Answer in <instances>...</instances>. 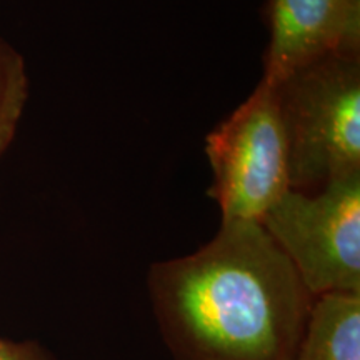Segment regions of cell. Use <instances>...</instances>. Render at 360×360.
<instances>
[{
	"label": "cell",
	"instance_id": "6da1fadb",
	"mask_svg": "<svg viewBox=\"0 0 360 360\" xmlns=\"http://www.w3.org/2000/svg\"><path fill=\"white\" fill-rule=\"evenodd\" d=\"M148 292L175 360H294L315 300L249 220H222L199 250L152 265Z\"/></svg>",
	"mask_w": 360,
	"mask_h": 360
},
{
	"label": "cell",
	"instance_id": "7a4b0ae2",
	"mask_svg": "<svg viewBox=\"0 0 360 360\" xmlns=\"http://www.w3.org/2000/svg\"><path fill=\"white\" fill-rule=\"evenodd\" d=\"M292 191L360 174V53H337L276 82Z\"/></svg>",
	"mask_w": 360,
	"mask_h": 360
},
{
	"label": "cell",
	"instance_id": "3957f363",
	"mask_svg": "<svg viewBox=\"0 0 360 360\" xmlns=\"http://www.w3.org/2000/svg\"><path fill=\"white\" fill-rule=\"evenodd\" d=\"M314 297L360 292V174L287 191L260 220Z\"/></svg>",
	"mask_w": 360,
	"mask_h": 360
},
{
	"label": "cell",
	"instance_id": "277c9868",
	"mask_svg": "<svg viewBox=\"0 0 360 360\" xmlns=\"http://www.w3.org/2000/svg\"><path fill=\"white\" fill-rule=\"evenodd\" d=\"M214 172L209 195L222 220L259 222L290 191L289 155L276 84L260 79L252 96L207 135Z\"/></svg>",
	"mask_w": 360,
	"mask_h": 360
},
{
	"label": "cell",
	"instance_id": "5b68a950",
	"mask_svg": "<svg viewBox=\"0 0 360 360\" xmlns=\"http://www.w3.org/2000/svg\"><path fill=\"white\" fill-rule=\"evenodd\" d=\"M264 79L281 82L337 53H360V0H269Z\"/></svg>",
	"mask_w": 360,
	"mask_h": 360
},
{
	"label": "cell",
	"instance_id": "8992f818",
	"mask_svg": "<svg viewBox=\"0 0 360 360\" xmlns=\"http://www.w3.org/2000/svg\"><path fill=\"white\" fill-rule=\"evenodd\" d=\"M294 360H360V292L315 297Z\"/></svg>",
	"mask_w": 360,
	"mask_h": 360
},
{
	"label": "cell",
	"instance_id": "52a82bcc",
	"mask_svg": "<svg viewBox=\"0 0 360 360\" xmlns=\"http://www.w3.org/2000/svg\"><path fill=\"white\" fill-rule=\"evenodd\" d=\"M29 98L24 57L0 39V159L15 139Z\"/></svg>",
	"mask_w": 360,
	"mask_h": 360
},
{
	"label": "cell",
	"instance_id": "ba28073f",
	"mask_svg": "<svg viewBox=\"0 0 360 360\" xmlns=\"http://www.w3.org/2000/svg\"><path fill=\"white\" fill-rule=\"evenodd\" d=\"M0 360H52L37 344L0 339Z\"/></svg>",
	"mask_w": 360,
	"mask_h": 360
}]
</instances>
